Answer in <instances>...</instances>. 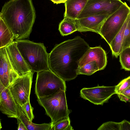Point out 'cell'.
Returning a JSON list of instances; mask_svg holds the SVG:
<instances>
[{
	"label": "cell",
	"instance_id": "obj_6",
	"mask_svg": "<svg viewBox=\"0 0 130 130\" xmlns=\"http://www.w3.org/2000/svg\"><path fill=\"white\" fill-rule=\"evenodd\" d=\"M130 14V7L124 2L105 20L101 28L100 35L109 45L121 29Z\"/></svg>",
	"mask_w": 130,
	"mask_h": 130
},
{
	"label": "cell",
	"instance_id": "obj_19",
	"mask_svg": "<svg viewBox=\"0 0 130 130\" xmlns=\"http://www.w3.org/2000/svg\"><path fill=\"white\" fill-rule=\"evenodd\" d=\"M19 118L24 123L27 130H49L51 127V123L38 124L29 121L23 112L21 106L18 104Z\"/></svg>",
	"mask_w": 130,
	"mask_h": 130
},
{
	"label": "cell",
	"instance_id": "obj_32",
	"mask_svg": "<svg viewBox=\"0 0 130 130\" xmlns=\"http://www.w3.org/2000/svg\"></svg>",
	"mask_w": 130,
	"mask_h": 130
},
{
	"label": "cell",
	"instance_id": "obj_16",
	"mask_svg": "<svg viewBox=\"0 0 130 130\" xmlns=\"http://www.w3.org/2000/svg\"><path fill=\"white\" fill-rule=\"evenodd\" d=\"M127 22V18L121 28L111 41L109 46L113 56L117 58L122 51L124 31Z\"/></svg>",
	"mask_w": 130,
	"mask_h": 130
},
{
	"label": "cell",
	"instance_id": "obj_2",
	"mask_svg": "<svg viewBox=\"0 0 130 130\" xmlns=\"http://www.w3.org/2000/svg\"><path fill=\"white\" fill-rule=\"evenodd\" d=\"M36 17L32 0H9L0 13V18L13 33L15 40L29 38Z\"/></svg>",
	"mask_w": 130,
	"mask_h": 130
},
{
	"label": "cell",
	"instance_id": "obj_30",
	"mask_svg": "<svg viewBox=\"0 0 130 130\" xmlns=\"http://www.w3.org/2000/svg\"><path fill=\"white\" fill-rule=\"evenodd\" d=\"M54 4H58L61 3H65L67 0H50Z\"/></svg>",
	"mask_w": 130,
	"mask_h": 130
},
{
	"label": "cell",
	"instance_id": "obj_8",
	"mask_svg": "<svg viewBox=\"0 0 130 130\" xmlns=\"http://www.w3.org/2000/svg\"><path fill=\"white\" fill-rule=\"evenodd\" d=\"M34 73L31 72L23 76H19L9 86L15 101L21 106L30 101Z\"/></svg>",
	"mask_w": 130,
	"mask_h": 130
},
{
	"label": "cell",
	"instance_id": "obj_14",
	"mask_svg": "<svg viewBox=\"0 0 130 130\" xmlns=\"http://www.w3.org/2000/svg\"><path fill=\"white\" fill-rule=\"evenodd\" d=\"M109 16L108 15H94L77 19L79 27L78 31H90L100 34L102 25Z\"/></svg>",
	"mask_w": 130,
	"mask_h": 130
},
{
	"label": "cell",
	"instance_id": "obj_4",
	"mask_svg": "<svg viewBox=\"0 0 130 130\" xmlns=\"http://www.w3.org/2000/svg\"><path fill=\"white\" fill-rule=\"evenodd\" d=\"M66 91L61 90L54 94L37 98L39 104L44 108L46 114L51 118V125L60 120L69 117L72 112L68 108Z\"/></svg>",
	"mask_w": 130,
	"mask_h": 130
},
{
	"label": "cell",
	"instance_id": "obj_22",
	"mask_svg": "<svg viewBox=\"0 0 130 130\" xmlns=\"http://www.w3.org/2000/svg\"><path fill=\"white\" fill-rule=\"evenodd\" d=\"M50 130H73L69 117L60 120L51 125Z\"/></svg>",
	"mask_w": 130,
	"mask_h": 130
},
{
	"label": "cell",
	"instance_id": "obj_20",
	"mask_svg": "<svg viewBox=\"0 0 130 130\" xmlns=\"http://www.w3.org/2000/svg\"><path fill=\"white\" fill-rule=\"evenodd\" d=\"M98 71L99 70L97 64L95 61H93L79 67L78 74L90 75Z\"/></svg>",
	"mask_w": 130,
	"mask_h": 130
},
{
	"label": "cell",
	"instance_id": "obj_1",
	"mask_svg": "<svg viewBox=\"0 0 130 130\" xmlns=\"http://www.w3.org/2000/svg\"><path fill=\"white\" fill-rule=\"evenodd\" d=\"M90 47L79 36L56 45L49 53L50 70L65 81L74 79L78 75L80 61Z\"/></svg>",
	"mask_w": 130,
	"mask_h": 130
},
{
	"label": "cell",
	"instance_id": "obj_11",
	"mask_svg": "<svg viewBox=\"0 0 130 130\" xmlns=\"http://www.w3.org/2000/svg\"><path fill=\"white\" fill-rule=\"evenodd\" d=\"M19 76L9 61L6 47L0 48V82L7 88Z\"/></svg>",
	"mask_w": 130,
	"mask_h": 130
},
{
	"label": "cell",
	"instance_id": "obj_3",
	"mask_svg": "<svg viewBox=\"0 0 130 130\" xmlns=\"http://www.w3.org/2000/svg\"><path fill=\"white\" fill-rule=\"evenodd\" d=\"M15 41L20 52L32 72L37 73L50 70L49 53L43 43L26 39Z\"/></svg>",
	"mask_w": 130,
	"mask_h": 130
},
{
	"label": "cell",
	"instance_id": "obj_7",
	"mask_svg": "<svg viewBox=\"0 0 130 130\" xmlns=\"http://www.w3.org/2000/svg\"><path fill=\"white\" fill-rule=\"evenodd\" d=\"M123 3L121 0H88L76 19L94 15H110Z\"/></svg>",
	"mask_w": 130,
	"mask_h": 130
},
{
	"label": "cell",
	"instance_id": "obj_24",
	"mask_svg": "<svg viewBox=\"0 0 130 130\" xmlns=\"http://www.w3.org/2000/svg\"><path fill=\"white\" fill-rule=\"evenodd\" d=\"M98 130H121V122L108 121L104 123L98 129Z\"/></svg>",
	"mask_w": 130,
	"mask_h": 130
},
{
	"label": "cell",
	"instance_id": "obj_21",
	"mask_svg": "<svg viewBox=\"0 0 130 130\" xmlns=\"http://www.w3.org/2000/svg\"><path fill=\"white\" fill-rule=\"evenodd\" d=\"M119 61L122 68L130 71V47L122 50L119 55Z\"/></svg>",
	"mask_w": 130,
	"mask_h": 130
},
{
	"label": "cell",
	"instance_id": "obj_27",
	"mask_svg": "<svg viewBox=\"0 0 130 130\" xmlns=\"http://www.w3.org/2000/svg\"><path fill=\"white\" fill-rule=\"evenodd\" d=\"M130 130V122L124 120L121 122V130Z\"/></svg>",
	"mask_w": 130,
	"mask_h": 130
},
{
	"label": "cell",
	"instance_id": "obj_12",
	"mask_svg": "<svg viewBox=\"0 0 130 130\" xmlns=\"http://www.w3.org/2000/svg\"><path fill=\"white\" fill-rule=\"evenodd\" d=\"M0 110L1 112L9 118H19L18 108L17 103L9 90L5 88L0 93Z\"/></svg>",
	"mask_w": 130,
	"mask_h": 130
},
{
	"label": "cell",
	"instance_id": "obj_10",
	"mask_svg": "<svg viewBox=\"0 0 130 130\" xmlns=\"http://www.w3.org/2000/svg\"><path fill=\"white\" fill-rule=\"evenodd\" d=\"M6 49L11 64L19 76L32 72L18 49L15 40L6 47Z\"/></svg>",
	"mask_w": 130,
	"mask_h": 130
},
{
	"label": "cell",
	"instance_id": "obj_26",
	"mask_svg": "<svg viewBox=\"0 0 130 130\" xmlns=\"http://www.w3.org/2000/svg\"><path fill=\"white\" fill-rule=\"evenodd\" d=\"M130 86V76L122 80L115 86L116 94L119 93Z\"/></svg>",
	"mask_w": 130,
	"mask_h": 130
},
{
	"label": "cell",
	"instance_id": "obj_15",
	"mask_svg": "<svg viewBox=\"0 0 130 130\" xmlns=\"http://www.w3.org/2000/svg\"><path fill=\"white\" fill-rule=\"evenodd\" d=\"M88 0H67L65 2L64 17L76 19Z\"/></svg>",
	"mask_w": 130,
	"mask_h": 130
},
{
	"label": "cell",
	"instance_id": "obj_29",
	"mask_svg": "<svg viewBox=\"0 0 130 130\" xmlns=\"http://www.w3.org/2000/svg\"><path fill=\"white\" fill-rule=\"evenodd\" d=\"M17 119L18 121V130H27L26 126L22 121L19 118Z\"/></svg>",
	"mask_w": 130,
	"mask_h": 130
},
{
	"label": "cell",
	"instance_id": "obj_23",
	"mask_svg": "<svg viewBox=\"0 0 130 130\" xmlns=\"http://www.w3.org/2000/svg\"><path fill=\"white\" fill-rule=\"evenodd\" d=\"M127 20V23L124 33L123 50L130 46V14Z\"/></svg>",
	"mask_w": 130,
	"mask_h": 130
},
{
	"label": "cell",
	"instance_id": "obj_9",
	"mask_svg": "<svg viewBox=\"0 0 130 130\" xmlns=\"http://www.w3.org/2000/svg\"><path fill=\"white\" fill-rule=\"evenodd\" d=\"M115 88V86L99 85L92 88H84L80 91V96L94 104L102 105L108 102L112 95L116 94Z\"/></svg>",
	"mask_w": 130,
	"mask_h": 130
},
{
	"label": "cell",
	"instance_id": "obj_17",
	"mask_svg": "<svg viewBox=\"0 0 130 130\" xmlns=\"http://www.w3.org/2000/svg\"><path fill=\"white\" fill-rule=\"evenodd\" d=\"M79 29L77 19L68 17H64L59 26V30L62 36H67L78 31Z\"/></svg>",
	"mask_w": 130,
	"mask_h": 130
},
{
	"label": "cell",
	"instance_id": "obj_31",
	"mask_svg": "<svg viewBox=\"0 0 130 130\" xmlns=\"http://www.w3.org/2000/svg\"><path fill=\"white\" fill-rule=\"evenodd\" d=\"M129 0V3H130V0Z\"/></svg>",
	"mask_w": 130,
	"mask_h": 130
},
{
	"label": "cell",
	"instance_id": "obj_25",
	"mask_svg": "<svg viewBox=\"0 0 130 130\" xmlns=\"http://www.w3.org/2000/svg\"><path fill=\"white\" fill-rule=\"evenodd\" d=\"M21 107L23 112L29 120L32 122L34 118V116L33 113L34 108L31 106L30 101L27 102L21 106Z\"/></svg>",
	"mask_w": 130,
	"mask_h": 130
},
{
	"label": "cell",
	"instance_id": "obj_28",
	"mask_svg": "<svg viewBox=\"0 0 130 130\" xmlns=\"http://www.w3.org/2000/svg\"><path fill=\"white\" fill-rule=\"evenodd\" d=\"M119 93L127 98L129 102L130 103V86Z\"/></svg>",
	"mask_w": 130,
	"mask_h": 130
},
{
	"label": "cell",
	"instance_id": "obj_13",
	"mask_svg": "<svg viewBox=\"0 0 130 130\" xmlns=\"http://www.w3.org/2000/svg\"><path fill=\"white\" fill-rule=\"evenodd\" d=\"M96 62L100 70H103L107 63L106 54L100 46L90 47L85 53L81 59L79 67L91 61Z\"/></svg>",
	"mask_w": 130,
	"mask_h": 130
},
{
	"label": "cell",
	"instance_id": "obj_18",
	"mask_svg": "<svg viewBox=\"0 0 130 130\" xmlns=\"http://www.w3.org/2000/svg\"><path fill=\"white\" fill-rule=\"evenodd\" d=\"M14 39L13 33L3 20L0 18V48L9 45L13 42Z\"/></svg>",
	"mask_w": 130,
	"mask_h": 130
},
{
	"label": "cell",
	"instance_id": "obj_5",
	"mask_svg": "<svg viewBox=\"0 0 130 130\" xmlns=\"http://www.w3.org/2000/svg\"><path fill=\"white\" fill-rule=\"evenodd\" d=\"M65 82L50 70L37 73L35 91L37 98L54 94L61 90L66 91Z\"/></svg>",
	"mask_w": 130,
	"mask_h": 130
}]
</instances>
